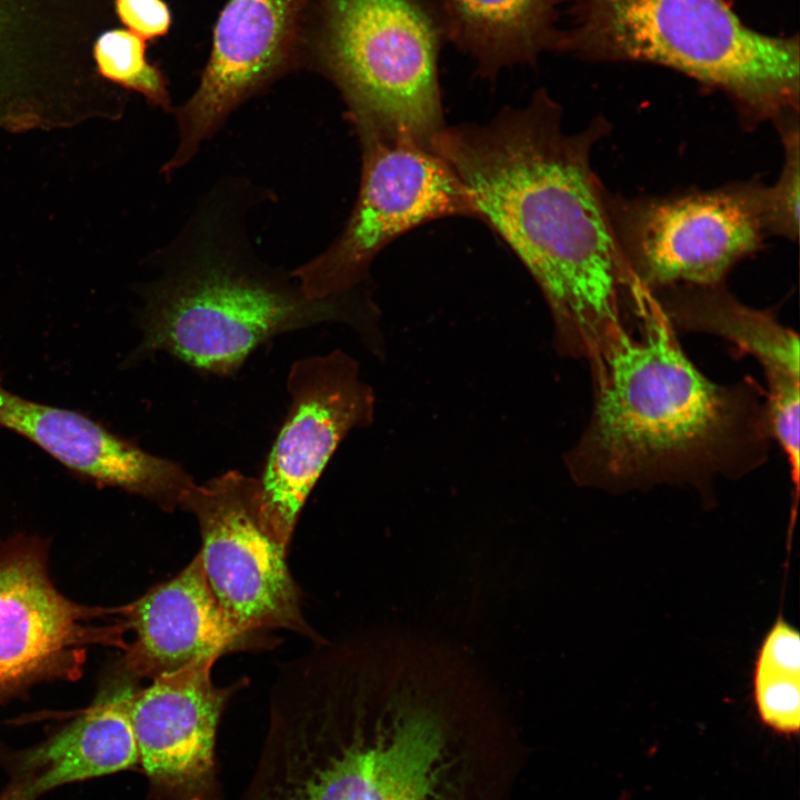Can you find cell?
I'll return each mask as SVG.
<instances>
[{
	"label": "cell",
	"instance_id": "cell-23",
	"mask_svg": "<svg viewBox=\"0 0 800 800\" xmlns=\"http://www.w3.org/2000/svg\"><path fill=\"white\" fill-rule=\"evenodd\" d=\"M114 11L123 26L146 40L168 33L171 12L163 0H114Z\"/></svg>",
	"mask_w": 800,
	"mask_h": 800
},
{
	"label": "cell",
	"instance_id": "cell-4",
	"mask_svg": "<svg viewBox=\"0 0 800 800\" xmlns=\"http://www.w3.org/2000/svg\"><path fill=\"white\" fill-rule=\"evenodd\" d=\"M254 190L244 180L221 181L161 251L160 274L144 294L137 353L164 351L224 376L287 331L343 322L367 332L370 311L359 291L310 299L291 272L258 258L246 231Z\"/></svg>",
	"mask_w": 800,
	"mask_h": 800
},
{
	"label": "cell",
	"instance_id": "cell-10",
	"mask_svg": "<svg viewBox=\"0 0 800 800\" xmlns=\"http://www.w3.org/2000/svg\"><path fill=\"white\" fill-rule=\"evenodd\" d=\"M119 610L79 604L60 593L36 538L1 544L0 704L33 684L79 679L93 646L126 649V621L98 622Z\"/></svg>",
	"mask_w": 800,
	"mask_h": 800
},
{
	"label": "cell",
	"instance_id": "cell-15",
	"mask_svg": "<svg viewBox=\"0 0 800 800\" xmlns=\"http://www.w3.org/2000/svg\"><path fill=\"white\" fill-rule=\"evenodd\" d=\"M123 616L134 637L119 669L136 681L219 659L250 640L218 603L198 553L177 576L126 606Z\"/></svg>",
	"mask_w": 800,
	"mask_h": 800
},
{
	"label": "cell",
	"instance_id": "cell-7",
	"mask_svg": "<svg viewBox=\"0 0 800 800\" xmlns=\"http://www.w3.org/2000/svg\"><path fill=\"white\" fill-rule=\"evenodd\" d=\"M359 141L360 189L344 228L326 250L291 271L310 299L358 291L377 254L416 227L447 217L477 218L466 188L433 148L376 136Z\"/></svg>",
	"mask_w": 800,
	"mask_h": 800
},
{
	"label": "cell",
	"instance_id": "cell-9",
	"mask_svg": "<svg viewBox=\"0 0 800 800\" xmlns=\"http://www.w3.org/2000/svg\"><path fill=\"white\" fill-rule=\"evenodd\" d=\"M179 508L196 517L206 580L241 632L284 629L312 642L321 640L304 618L288 549L263 519L259 479L231 470L193 483Z\"/></svg>",
	"mask_w": 800,
	"mask_h": 800
},
{
	"label": "cell",
	"instance_id": "cell-18",
	"mask_svg": "<svg viewBox=\"0 0 800 800\" xmlns=\"http://www.w3.org/2000/svg\"><path fill=\"white\" fill-rule=\"evenodd\" d=\"M560 0H439L447 41L467 53L480 77L533 64L556 49Z\"/></svg>",
	"mask_w": 800,
	"mask_h": 800
},
{
	"label": "cell",
	"instance_id": "cell-12",
	"mask_svg": "<svg viewBox=\"0 0 800 800\" xmlns=\"http://www.w3.org/2000/svg\"><path fill=\"white\" fill-rule=\"evenodd\" d=\"M309 0H229L213 31L212 50L191 97L173 109L176 148L161 168L170 180L244 101L299 60Z\"/></svg>",
	"mask_w": 800,
	"mask_h": 800
},
{
	"label": "cell",
	"instance_id": "cell-21",
	"mask_svg": "<svg viewBox=\"0 0 800 800\" xmlns=\"http://www.w3.org/2000/svg\"><path fill=\"white\" fill-rule=\"evenodd\" d=\"M799 112L774 121L781 136L784 162L778 180L762 187L767 234L797 240L799 234L800 140Z\"/></svg>",
	"mask_w": 800,
	"mask_h": 800
},
{
	"label": "cell",
	"instance_id": "cell-20",
	"mask_svg": "<svg viewBox=\"0 0 800 800\" xmlns=\"http://www.w3.org/2000/svg\"><path fill=\"white\" fill-rule=\"evenodd\" d=\"M143 39L127 29L106 30L92 44V59L101 77L142 94L151 104L172 113L167 80L146 57Z\"/></svg>",
	"mask_w": 800,
	"mask_h": 800
},
{
	"label": "cell",
	"instance_id": "cell-6",
	"mask_svg": "<svg viewBox=\"0 0 800 800\" xmlns=\"http://www.w3.org/2000/svg\"><path fill=\"white\" fill-rule=\"evenodd\" d=\"M312 64L339 91L358 138L432 148L446 127L439 0H314Z\"/></svg>",
	"mask_w": 800,
	"mask_h": 800
},
{
	"label": "cell",
	"instance_id": "cell-17",
	"mask_svg": "<svg viewBox=\"0 0 800 800\" xmlns=\"http://www.w3.org/2000/svg\"><path fill=\"white\" fill-rule=\"evenodd\" d=\"M651 292L673 328L720 336L756 357L768 391L800 387L798 336L771 312L742 304L722 284H678Z\"/></svg>",
	"mask_w": 800,
	"mask_h": 800
},
{
	"label": "cell",
	"instance_id": "cell-5",
	"mask_svg": "<svg viewBox=\"0 0 800 800\" xmlns=\"http://www.w3.org/2000/svg\"><path fill=\"white\" fill-rule=\"evenodd\" d=\"M557 50L647 62L724 93L747 124L799 112V39L746 26L726 0H570Z\"/></svg>",
	"mask_w": 800,
	"mask_h": 800
},
{
	"label": "cell",
	"instance_id": "cell-8",
	"mask_svg": "<svg viewBox=\"0 0 800 800\" xmlns=\"http://www.w3.org/2000/svg\"><path fill=\"white\" fill-rule=\"evenodd\" d=\"M614 233L636 280L654 291L717 286L766 233L762 187L734 184L667 198L607 196Z\"/></svg>",
	"mask_w": 800,
	"mask_h": 800
},
{
	"label": "cell",
	"instance_id": "cell-19",
	"mask_svg": "<svg viewBox=\"0 0 800 800\" xmlns=\"http://www.w3.org/2000/svg\"><path fill=\"white\" fill-rule=\"evenodd\" d=\"M752 698L760 721L772 731L798 734L800 728V637L779 616L766 633L752 671Z\"/></svg>",
	"mask_w": 800,
	"mask_h": 800
},
{
	"label": "cell",
	"instance_id": "cell-1",
	"mask_svg": "<svg viewBox=\"0 0 800 800\" xmlns=\"http://www.w3.org/2000/svg\"><path fill=\"white\" fill-rule=\"evenodd\" d=\"M237 800H507L522 747L470 686L382 684L381 660L324 642L286 663Z\"/></svg>",
	"mask_w": 800,
	"mask_h": 800
},
{
	"label": "cell",
	"instance_id": "cell-22",
	"mask_svg": "<svg viewBox=\"0 0 800 800\" xmlns=\"http://www.w3.org/2000/svg\"><path fill=\"white\" fill-rule=\"evenodd\" d=\"M39 46L37 0H0V104L20 81Z\"/></svg>",
	"mask_w": 800,
	"mask_h": 800
},
{
	"label": "cell",
	"instance_id": "cell-16",
	"mask_svg": "<svg viewBox=\"0 0 800 800\" xmlns=\"http://www.w3.org/2000/svg\"><path fill=\"white\" fill-rule=\"evenodd\" d=\"M137 681L118 668L92 704L22 763L28 779L9 800H32L58 786L140 767L131 723Z\"/></svg>",
	"mask_w": 800,
	"mask_h": 800
},
{
	"label": "cell",
	"instance_id": "cell-13",
	"mask_svg": "<svg viewBox=\"0 0 800 800\" xmlns=\"http://www.w3.org/2000/svg\"><path fill=\"white\" fill-rule=\"evenodd\" d=\"M217 660H197L160 676L133 697L131 723L153 800H226L217 738L241 683L214 684Z\"/></svg>",
	"mask_w": 800,
	"mask_h": 800
},
{
	"label": "cell",
	"instance_id": "cell-14",
	"mask_svg": "<svg viewBox=\"0 0 800 800\" xmlns=\"http://www.w3.org/2000/svg\"><path fill=\"white\" fill-rule=\"evenodd\" d=\"M0 427L24 437L73 473L136 493L172 512L194 483L177 462L151 454L90 417L39 403L3 386Z\"/></svg>",
	"mask_w": 800,
	"mask_h": 800
},
{
	"label": "cell",
	"instance_id": "cell-3",
	"mask_svg": "<svg viewBox=\"0 0 800 800\" xmlns=\"http://www.w3.org/2000/svg\"><path fill=\"white\" fill-rule=\"evenodd\" d=\"M654 296L642 289L632 323L590 360L591 418L568 453L573 479L627 491L659 483L701 488L764 461L766 403L749 382L721 386L682 351Z\"/></svg>",
	"mask_w": 800,
	"mask_h": 800
},
{
	"label": "cell",
	"instance_id": "cell-11",
	"mask_svg": "<svg viewBox=\"0 0 800 800\" xmlns=\"http://www.w3.org/2000/svg\"><path fill=\"white\" fill-rule=\"evenodd\" d=\"M290 408L262 477L263 519L287 549L300 512L339 443L368 426L374 394L340 349L297 360L287 378Z\"/></svg>",
	"mask_w": 800,
	"mask_h": 800
},
{
	"label": "cell",
	"instance_id": "cell-2",
	"mask_svg": "<svg viewBox=\"0 0 800 800\" xmlns=\"http://www.w3.org/2000/svg\"><path fill=\"white\" fill-rule=\"evenodd\" d=\"M609 124L568 133L544 89L487 124L444 127L433 150L488 223L534 278L549 306L557 348L591 360L633 319L638 288L591 167Z\"/></svg>",
	"mask_w": 800,
	"mask_h": 800
}]
</instances>
